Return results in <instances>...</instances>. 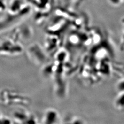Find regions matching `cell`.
<instances>
[{
	"label": "cell",
	"mask_w": 124,
	"mask_h": 124,
	"mask_svg": "<svg viewBox=\"0 0 124 124\" xmlns=\"http://www.w3.org/2000/svg\"><path fill=\"white\" fill-rule=\"evenodd\" d=\"M115 105L118 109L124 110V91L120 92L119 95L115 100Z\"/></svg>",
	"instance_id": "obj_1"
}]
</instances>
